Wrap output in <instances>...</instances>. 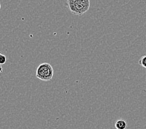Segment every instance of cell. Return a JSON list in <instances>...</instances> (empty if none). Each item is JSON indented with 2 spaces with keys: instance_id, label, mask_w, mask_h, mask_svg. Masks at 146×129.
Returning <instances> with one entry per match:
<instances>
[{
  "instance_id": "cell-2",
  "label": "cell",
  "mask_w": 146,
  "mask_h": 129,
  "mask_svg": "<svg viewBox=\"0 0 146 129\" xmlns=\"http://www.w3.org/2000/svg\"><path fill=\"white\" fill-rule=\"evenodd\" d=\"M36 77L42 81H50L54 75V69L48 63H43L36 69Z\"/></svg>"
},
{
  "instance_id": "cell-6",
  "label": "cell",
  "mask_w": 146,
  "mask_h": 129,
  "mask_svg": "<svg viewBox=\"0 0 146 129\" xmlns=\"http://www.w3.org/2000/svg\"><path fill=\"white\" fill-rule=\"evenodd\" d=\"M3 72V68H2V65H0V73Z\"/></svg>"
},
{
  "instance_id": "cell-5",
  "label": "cell",
  "mask_w": 146,
  "mask_h": 129,
  "mask_svg": "<svg viewBox=\"0 0 146 129\" xmlns=\"http://www.w3.org/2000/svg\"><path fill=\"white\" fill-rule=\"evenodd\" d=\"M6 61H7V58H6V56L1 54H0V65H5L6 63Z\"/></svg>"
},
{
  "instance_id": "cell-1",
  "label": "cell",
  "mask_w": 146,
  "mask_h": 129,
  "mask_svg": "<svg viewBox=\"0 0 146 129\" xmlns=\"http://www.w3.org/2000/svg\"><path fill=\"white\" fill-rule=\"evenodd\" d=\"M66 6L73 14L82 16L90 8V0H67Z\"/></svg>"
},
{
  "instance_id": "cell-3",
  "label": "cell",
  "mask_w": 146,
  "mask_h": 129,
  "mask_svg": "<svg viewBox=\"0 0 146 129\" xmlns=\"http://www.w3.org/2000/svg\"><path fill=\"white\" fill-rule=\"evenodd\" d=\"M127 127V124L122 119H119L115 124V128L116 129H126Z\"/></svg>"
},
{
  "instance_id": "cell-7",
  "label": "cell",
  "mask_w": 146,
  "mask_h": 129,
  "mask_svg": "<svg viewBox=\"0 0 146 129\" xmlns=\"http://www.w3.org/2000/svg\"><path fill=\"white\" fill-rule=\"evenodd\" d=\"M1 2H0V9H1Z\"/></svg>"
},
{
  "instance_id": "cell-4",
  "label": "cell",
  "mask_w": 146,
  "mask_h": 129,
  "mask_svg": "<svg viewBox=\"0 0 146 129\" xmlns=\"http://www.w3.org/2000/svg\"><path fill=\"white\" fill-rule=\"evenodd\" d=\"M139 64L146 69V54L142 56L139 61Z\"/></svg>"
},
{
  "instance_id": "cell-8",
  "label": "cell",
  "mask_w": 146,
  "mask_h": 129,
  "mask_svg": "<svg viewBox=\"0 0 146 129\" xmlns=\"http://www.w3.org/2000/svg\"><path fill=\"white\" fill-rule=\"evenodd\" d=\"M0 54H1V53H0Z\"/></svg>"
}]
</instances>
